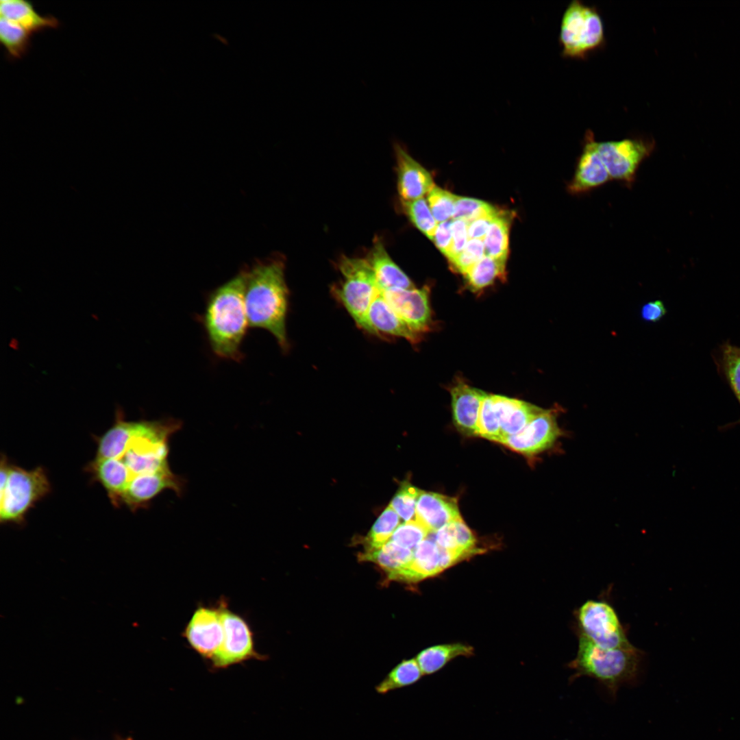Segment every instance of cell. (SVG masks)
Listing matches in <instances>:
<instances>
[{
    "label": "cell",
    "mask_w": 740,
    "mask_h": 740,
    "mask_svg": "<svg viewBox=\"0 0 740 740\" xmlns=\"http://www.w3.org/2000/svg\"><path fill=\"white\" fill-rule=\"evenodd\" d=\"M468 223L464 220L455 219L452 222V245L447 258L452 260L464 249L468 237Z\"/></svg>",
    "instance_id": "obj_39"
},
{
    "label": "cell",
    "mask_w": 740,
    "mask_h": 740,
    "mask_svg": "<svg viewBox=\"0 0 740 740\" xmlns=\"http://www.w3.org/2000/svg\"><path fill=\"white\" fill-rule=\"evenodd\" d=\"M397 190L402 201L423 198L435 186L430 173L399 143L394 145Z\"/></svg>",
    "instance_id": "obj_17"
},
{
    "label": "cell",
    "mask_w": 740,
    "mask_h": 740,
    "mask_svg": "<svg viewBox=\"0 0 740 740\" xmlns=\"http://www.w3.org/2000/svg\"><path fill=\"white\" fill-rule=\"evenodd\" d=\"M478 432L479 436L483 438L498 443L501 439L500 423L492 395L486 394L482 402L478 420Z\"/></svg>",
    "instance_id": "obj_32"
},
{
    "label": "cell",
    "mask_w": 740,
    "mask_h": 740,
    "mask_svg": "<svg viewBox=\"0 0 740 740\" xmlns=\"http://www.w3.org/2000/svg\"><path fill=\"white\" fill-rule=\"evenodd\" d=\"M421 492L410 483L404 482L393 497L390 506L405 521L415 519L416 505Z\"/></svg>",
    "instance_id": "obj_34"
},
{
    "label": "cell",
    "mask_w": 740,
    "mask_h": 740,
    "mask_svg": "<svg viewBox=\"0 0 740 740\" xmlns=\"http://www.w3.org/2000/svg\"><path fill=\"white\" fill-rule=\"evenodd\" d=\"M722 353L724 373L740 403V347L726 343L722 347Z\"/></svg>",
    "instance_id": "obj_37"
},
{
    "label": "cell",
    "mask_w": 740,
    "mask_h": 740,
    "mask_svg": "<svg viewBox=\"0 0 740 740\" xmlns=\"http://www.w3.org/2000/svg\"><path fill=\"white\" fill-rule=\"evenodd\" d=\"M453 565L451 554L432 539H426L414 550L410 563L391 576L390 581L417 582L435 576Z\"/></svg>",
    "instance_id": "obj_15"
},
{
    "label": "cell",
    "mask_w": 740,
    "mask_h": 740,
    "mask_svg": "<svg viewBox=\"0 0 740 740\" xmlns=\"http://www.w3.org/2000/svg\"><path fill=\"white\" fill-rule=\"evenodd\" d=\"M456 195L434 186L428 194V202L430 210L438 223L452 218Z\"/></svg>",
    "instance_id": "obj_36"
},
{
    "label": "cell",
    "mask_w": 740,
    "mask_h": 740,
    "mask_svg": "<svg viewBox=\"0 0 740 740\" xmlns=\"http://www.w3.org/2000/svg\"><path fill=\"white\" fill-rule=\"evenodd\" d=\"M338 269L342 280L332 286V293L364 330L369 308L380 292L373 269L367 258L347 256L339 259Z\"/></svg>",
    "instance_id": "obj_6"
},
{
    "label": "cell",
    "mask_w": 740,
    "mask_h": 740,
    "mask_svg": "<svg viewBox=\"0 0 740 740\" xmlns=\"http://www.w3.org/2000/svg\"><path fill=\"white\" fill-rule=\"evenodd\" d=\"M510 214L498 212L484 238L485 255L506 262L508 255Z\"/></svg>",
    "instance_id": "obj_26"
},
{
    "label": "cell",
    "mask_w": 740,
    "mask_h": 740,
    "mask_svg": "<svg viewBox=\"0 0 740 740\" xmlns=\"http://www.w3.org/2000/svg\"><path fill=\"white\" fill-rule=\"evenodd\" d=\"M562 434L553 410H543L520 432L503 439L500 443L527 456L548 449Z\"/></svg>",
    "instance_id": "obj_12"
},
{
    "label": "cell",
    "mask_w": 740,
    "mask_h": 740,
    "mask_svg": "<svg viewBox=\"0 0 740 740\" xmlns=\"http://www.w3.org/2000/svg\"><path fill=\"white\" fill-rule=\"evenodd\" d=\"M32 36L20 25L1 17L0 40L10 60L21 58L27 53Z\"/></svg>",
    "instance_id": "obj_27"
},
{
    "label": "cell",
    "mask_w": 740,
    "mask_h": 740,
    "mask_svg": "<svg viewBox=\"0 0 740 740\" xmlns=\"http://www.w3.org/2000/svg\"><path fill=\"white\" fill-rule=\"evenodd\" d=\"M247 268L211 291L206 299L201 323L214 354L239 362L249 322L245 304Z\"/></svg>",
    "instance_id": "obj_3"
},
{
    "label": "cell",
    "mask_w": 740,
    "mask_h": 740,
    "mask_svg": "<svg viewBox=\"0 0 740 740\" xmlns=\"http://www.w3.org/2000/svg\"><path fill=\"white\" fill-rule=\"evenodd\" d=\"M609 181L611 179L600 156L597 141L593 132L588 130L583 138L573 176L566 182V191L571 195H581Z\"/></svg>",
    "instance_id": "obj_11"
},
{
    "label": "cell",
    "mask_w": 740,
    "mask_h": 740,
    "mask_svg": "<svg viewBox=\"0 0 740 740\" xmlns=\"http://www.w3.org/2000/svg\"><path fill=\"white\" fill-rule=\"evenodd\" d=\"M422 676L423 673L416 658L404 660L395 666L375 686V689L378 693L385 695L391 691L416 683Z\"/></svg>",
    "instance_id": "obj_28"
},
{
    "label": "cell",
    "mask_w": 740,
    "mask_h": 740,
    "mask_svg": "<svg viewBox=\"0 0 740 740\" xmlns=\"http://www.w3.org/2000/svg\"><path fill=\"white\" fill-rule=\"evenodd\" d=\"M578 650L568 667L574 673L573 681L589 677L604 685L614 697L624 684L637 678L643 653L633 645L618 648H604L577 634Z\"/></svg>",
    "instance_id": "obj_4"
},
{
    "label": "cell",
    "mask_w": 740,
    "mask_h": 740,
    "mask_svg": "<svg viewBox=\"0 0 740 740\" xmlns=\"http://www.w3.org/2000/svg\"><path fill=\"white\" fill-rule=\"evenodd\" d=\"M184 636L196 652L211 659L223 639L220 608H198L186 627Z\"/></svg>",
    "instance_id": "obj_14"
},
{
    "label": "cell",
    "mask_w": 740,
    "mask_h": 740,
    "mask_svg": "<svg viewBox=\"0 0 740 740\" xmlns=\"http://www.w3.org/2000/svg\"><path fill=\"white\" fill-rule=\"evenodd\" d=\"M223 628L222 643L211 660L215 668H224L251 658H258L254 650L252 632L239 615L221 607Z\"/></svg>",
    "instance_id": "obj_10"
},
{
    "label": "cell",
    "mask_w": 740,
    "mask_h": 740,
    "mask_svg": "<svg viewBox=\"0 0 740 740\" xmlns=\"http://www.w3.org/2000/svg\"><path fill=\"white\" fill-rule=\"evenodd\" d=\"M506 262L484 255L464 275L473 291L481 290L491 284L495 279L503 276Z\"/></svg>",
    "instance_id": "obj_29"
},
{
    "label": "cell",
    "mask_w": 740,
    "mask_h": 740,
    "mask_svg": "<svg viewBox=\"0 0 740 740\" xmlns=\"http://www.w3.org/2000/svg\"><path fill=\"white\" fill-rule=\"evenodd\" d=\"M369 261L379 290L382 292L415 288L407 275L396 264L388 254L382 241H374Z\"/></svg>",
    "instance_id": "obj_21"
},
{
    "label": "cell",
    "mask_w": 740,
    "mask_h": 740,
    "mask_svg": "<svg viewBox=\"0 0 740 740\" xmlns=\"http://www.w3.org/2000/svg\"><path fill=\"white\" fill-rule=\"evenodd\" d=\"M180 428V421L169 418L127 421L118 411L112 427L108 458L118 460L126 468L129 483L140 476L166 469L169 467V440Z\"/></svg>",
    "instance_id": "obj_1"
},
{
    "label": "cell",
    "mask_w": 740,
    "mask_h": 740,
    "mask_svg": "<svg viewBox=\"0 0 740 740\" xmlns=\"http://www.w3.org/2000/svg\"><path fill=\"white\" fill-rule=\"evenodd\" d=\"M382 293L397 314L412 331L421 334L430 329L432 317L426 287Z\"/></svg>",
    "instance_id": "obj_13"
},
{
    "label": "cell",
    "mask_w": 740,
    "mask_h": 740,
    "mask_svg": "<svg viewBox=\"0 0 740 740\" xmlns=\"http://www.w3.org/2000/svg\"><path fill=\"white\" fill-rule=\"evenodd\" d=\"M472 652V648L464 644H445L423 650L417 655L416 660L423 675H430L442 669L453 658L460 656H470Z\"/></svg>",
    "instance_id": "obj_25"
},
{
    "label": "cell",
    "mask_w": 740,
    "mask_h": 740,
    "mask_svg": "<svg viewBox=\"0 0 740 740\" xmlns=\"http://www.w3.org/2000/svg\"><path fill=\"white\" fill-rule=\"evenodd\" d=\"M484 241L469 239L463 251L450 260L454 269L465 275L484 256Z\"/></svg>",
    "instance_id": "obj_38"
},
{
    "label": "cell",
    "mask_w": 740,
    "mask_h": 740,
    "mask_svg": "<svg viewBox=\"0 0 740 740\" xmlns=\"http://www.w3.org/2000/svg\"><path fill=\"white\" fill-rule=\"evenodd\" d=\"M1 489V522L18 523L27 511L51 489L48 477L40 467L25 470L9 465L5 486Z\"/></svg>",
    "instance_id": "obj_7"
},
{
    "label": "cell",
    "mask_w": 740,
    "mask_h": 740,
    "mask_svg": "<svg viewBox=\"0 0 740 740\" xmlns=\"http://www.w3.org/2000/svg\"><path fill=\"white\" fill-rule=\"evenodd\" d=\"M558 40L565 57L584 58L603 47L604 26L597 7L571 1L562 16Z\"/></svg>",
    "instance_id": "obj_5"
},
{
    "label": "cell",
    "mask_w": 740,
    "mask_h": 740,
    "mask_svg": "<svg viewBox=\"0 0 740 740\" xmlns=\"http://www.w3.org/2000/svg\"><path fill=\"white\" fill-rule=\"evenodd\" d=\"M399 523V515L389 505L378 518L365 538L366 550L378 549L386 543Z\"/></svg>",
    "instance_id": "obj_30"
},
{
    "label": "cell",
    "mask_w": 740,
    "mask_h": 740,
    "mask_svg": "<svg viewBox=\"0 0 740 740\" xmlns=\"http://www.w3.org/2000/svg\"><path fill=\"white\" fill-rule=\"evenodd\" d=\"M452 221L448 220L439 223L433 239L438 249L446 257L449 254L452 245Z\"/></svg>",
    "instance_id": "obj_40"
},
{
    "label": "cell",
    "mask_w": 740,
    "mask_h": 740,
    "mask_svg": "<svg viewBox=\"0 0 740 740\" xmlns=\"http://www.w3.org/2000/svg\"><path fill=\"white\" fill-rule=\"evenodd\" d=\"M405 214L413 225L430 240L434 236L438 226V222L434 217L428 203L423 199L402 201Z\"/></svg>",
    "instance_id": "obj_31"
},
{
    "label": "cell",
    "mask_w": 740,
    "mask_h": 740,
    "mask_svg": "<svg viewBox=\"0 0 740 740\" xmlns=\"http://www.w3.org/2000/svg\"><path fill=\"white\" fill-rule=\"evenodd\" d=\"M116 740H133V739H132V738H131V737H127V738H125V739H123V738H120V739H116Z\"/></svg>",
    "instance_id": "obj_43"
},
{
    "label": "cell",
    "mask_w": 740,
    "mask_h": 740,
    "mask_svg": "<svg viewBox=\"0 0 740 740\" xmlns=\"http://www.w3.org/2000/svg\"><path fill=\"white\" fill-rule=\"evenodd\" d=\"M455 425L468 435H479L478 420L482 402L487 393L459 382L450 390Z\"/></svg>",
    "instance_id": "obj_19"
},
{
    "label": "cell",
    "mask_w": 740,
    "mask_h": 740,
    "mask_svg": "<svg viewBox=\"0 0 740 740\" xmlns=\"http://www.w3.org/2000/svg\"><path fill=\"white\" fill-rule=\"evenodd\" d=\"M184 481L174 474L170 467L158 472L140 476L134 478L119 500L117 504H125L132 510L143 507L156 495L166 489L174 491L177 495L183 492Z\"/></svg>",
    "instance_id": "obj_16"
},
{
    "label": "cell",
    "mask_w": 740,
    "mask_h": 740,
    "mask_svg": "<svg viewBox=\"0 0 740 740\" xmlns=\"http://www.w3.org/2000/svg\"><path fill=\"white\" fill-rule=\"evenodd\" d=\"M498 212L491 204L483 201L457 197L452 219H461L469 223L480 217L497 214Z\"/></svg>",
    "instance_id": "obj_33"
},
{
    "label": "cell",
    "mask_w": 740,
    "mask_h": 740,
    "mask_svg": "<svg viewBox=\"0 0 740 740\" xmlns=\"http://www.w3.org/2000/svg\"><path fill=\"white\" fill-rule=\"evenodd\" d=\"M0 14L1 17L16 23L32 34L60 26L57 18L40 15L31 2L23 0H1Z\"/></svg>",
    "instance_id": "obj_23"
},
{
    "label": "cell",
    "mask_w": 740,
    "mask_h": 740,
    "mask_svg": "<svg viewBox=\"0 0 740 740\" xmlns=\"http://www.w3.org/2000/svg\"><path fill=\"white\" fill-rule=\"evenodd\" d=\"M667 310L663 303L660 300L651 301L644 304L641 308V317L648 322H657L666 314Z\"/></svg>",
    "instance_id": "obj_42"
},
{
    "label": "cell",
    "mask_w": 740,
    "mask_h": 740,
    "mask_svg": "<svg viewBox=\"0 0 740 740\" xmlns=\"http://www.w3.org/2000/svg\"><path fill=\"white\" fill-rule=\"evenodd\" d=\"M364 330L379 337L404 338L411 343H417L420 336L397 314L381 291L369 308Z\"/></svg>",
    "instance_id": "obj_18"
},
{
    "label": "cell",
    "mask_w": 740,
    "mask_h": 740,
    "mask_svg": "<svg viewBox=\"0 0 740 740\" xmlns=\"http://www.w3.org/2000/svg\"><path fill=\"white\" fill-rule=\"evenodd\" d=\"M459 518L461 517L454 498L421 491L416 505L415 519L430 533Z\"/></svg>",
    "instance_id": "obj_20"
},
{
    "label": "cell",
    "mask_w": 740,
    "mask_h": 740,
    "mask_svg": "<svg viewBox=\"0 0 740 740\" xmlns=\"http://www.w3.org/2000/svg\"><path fill=\"white\" fill-rule=\"evenodd\" d=\"M654 147L653 138L641 136L597 141L600 156L611 180L628 188L634 183L640 165L652 154Z\"/></svg>",
    "instance_id": "obj_9"
},
{
    "label": "cell",
    "mask_w": 740,
    "mask_h": 740,
    "mask_svg": "<svg viewBox=\"0 0 740 740\" xmlns=\"http://www.w3.org/2000/svg\"><path fill=\"white\" fill-rule=\"evenodd\" d=\"M501 428L500 441L520 432L543 409L516 399L492 395Z\"/></svg>",
    "instance_id": "obj_22"
},
{
    "label": "cell",
    "mask_w": 740,
    "mask_h": 740,
    "mask_svg": "<svg viewBox=\"0 0 740 740\" xmlns=\"http://www.w3.org/2000/svg\"><path fill=\"white\" fill-rule=\"evenodd\" d=\"M576 634L604 648L632 645L618 614L610 602L604 598L589 599L574 613Z\"/></svg>",
    "instance_id": "obj_8"
},
{
    "label": "cell",
    "mask_w": 740,
    "mask_h": 740,
    "mask_svg": "<svg viewBox=\"0 0 740 740\" xmlns=\"http://www.w3.org/2000/svg\"><path fill=\"white\" fill-rule=\"evenodd\" d=\"M289 291L281 258L257 260L247 268L245 304L249 325L269 332L283 351L289 347L286 317Z\"/></svg>",
    "instance_id": "obj_2"
},
{
    "label": "cell",
    "mask_w": 740,
    "mask_h": 740,
    "mask_svg": "<svg viewBox=\"0 0 740 740\" xmlns=\"http://www.w3.org/2000/svg\"><path fill=\"white\" fill-rule=\"evenodd\" d=\"M497 214L480 217L468 223L467 232L469 239L483 240L492 221Z\"/></svg>",
    "instance_id": "obj_41"
},
{
    "label": "cell",
    "mask_w": 740,
    "mask_h": 740,
    "mask_svg": "<svg viewBox=\"0 0 740 740\" xmlns=\"http://www.w3.org/2000/svg\"><path fill=\"white\" fill-rule=\"evenodd\" d=\"M430 531L415 519L399 526L393 532L391 541L413 550L426 539Z\"/></svg>",
    "instance_id": "obj_35"
},
{
    "label": "cell",
    "mask_w": 740,
    "mask_h": 740,
    "mask_svg": "<svg viewBox=\"0 0 740 740\" xmlns=\"http://www.w3.org/2000/svg\"><path fill=\"white\" fill-rule=\"evenodd\" d=\"M413 556V550L389 541L380 548L365 550L359 555V559L376 564L384 571L388 578L408 565Z\"/></svg>",
    "instance_id": "obj_24"
}]
</instances>
